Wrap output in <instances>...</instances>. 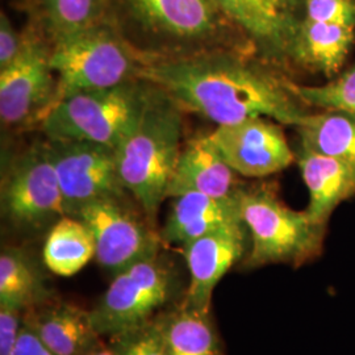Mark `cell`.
<instances>
[{"label":"cell","instance_id":"9c48e42d","mask_svg":"<svg viewBox=\"0 0 355 355\" xmlns=\"http://www.w3.org/2000/svg\"><path fill=\"white\" fill-rule=\"evenodd\" d=\"M1 209L21 228H40L55 216H67L46 144L33 146L12 166L1 186Z\"/></svg>","mask_w":355,"mask_h":355},{"label":"cell","instance_id":"30bf717a","mask_svg":"<svg viewBox=\"0 0 355 355\" xmlns=\"http://www.w3.org/2000/svg\"><path fill=\"white\" fill-rule=\"evenodd\" d=\"M51 66V49L33 32L23 35V48L8 67L0 70V117L16 127L40 120L57 91Z\"/></svg>","mask_w":355,"mask_h":355},{"label":"cell","instance_id":"d6986e66","mask_svg":"<svg viewBox=\"0 0 355 355\" xmlns=\"http://www.w3.org/2000/svg\"><path fill=\"white\" fill-rule=\"evenodd\" d=\"M355 38L354 26L318 23L304 19L292 61L331 78L345 64Z\"/></svg>","mask_w":355,"mask_h":355},{"label":"cell","instance_id":"277c9868","mask_svg":"<svg viewBox=\"0 0 355 355\" xmlns=\"http://www.w3.org/2000/svg\"><path fill=\"white\" fill-rule=\"evenodd\" d=\"M239 203L252 239L245 267L272 263L299 267L321 254L325 227L316 224L306 211L288 208L271 186L241 187Z\"/></svg>","mask_w":355,"mask_h":355},{"label":"cell","instance_id":"9a60e30c","mask_svg":"<svg viewBox=\"0 0 355 355\" xmlns=\"http://www.w3.org/2000/svg\"><path fill=\"white\" fill-rule=\"evenodd\" d=\"M234 174L209 136L192 139L179 155L167 198L175 199L191 192L214 198H234L242 187Z\"/></svg>","mask_w":355,"mask_h":355},{"label":"cell","instance_id":"7a4b0ae2","mask_svg":"<svg viewBox=\"0 0 355 355\" xmlns=\"http://www.w3.org/2000/svg\"><path fill=\"white\" fill-rule=\"evenodd\" d=\"M182 107L164 89L149 83L137 125L116 149L119 175L154 225L174 175L183 132Z\"/></svg>","mask_w":355,"mask_h":355},{"label":"cell","instance_id":"484cf974","mask_svg":"<svg viewBox=\"0 0 355 355\" xmlns=\"http://www.w3.org/2000/svg\"><path fill=\"white\" fill-rule=\"evenodd\" d=\"M114 355H165L164 315L110 337Z\"/></svg>","mask_w":355,"mask_h":355},{"label":"cell","instance_id":"d4e9b609","mask_svg":"<svg viewBox=\"0 0 355 355\" xmlns=\"http://www.w3.org/2000/svg\"><path fill=\"white\" fill-rule=\"evenodd\" d=\"M286 85L305 107L355 114V62L338 78L322 86H303L290 79Z\"/></svg>","mask_w":355,"mask_h":355},{"label":"cell","instance_id":"ac0fdd59","mask_svg":"<svg viewBox=\"0 0 355 355\" xmlns=\"http://www.w3.org/2000/svg\"><path fill=\"white\" fill-rule=\"evenodd\" d=\"M24 322L57 355H85L102 341L91 311L70 303H58L38 313L28 309Z\"/></svg>","mask_w":355,"mask_h":355},{"label":"cell","instance_id":"5bb4252c","mask_svg":"<svg viewBox=\"0 0 355 355\" xmlns=\"http://www.w3.org/2000/svg\"><path fill=\"white\" fill-rule=\"evenodd\" d=\"M142 26L155 35L184 42L215 37L223 13L211 0H128Z\"/></svg>","mask_w":355,"mask_h":355},{"label":"cell","instance_id":"2e32d148","mask_svg":"<svg viewBox=\"0 0 355 355\" xmlns=\"http://www.w3.org/2000/svg\"><path fill=\"white\" fill-rule=\"evenodd\" d=\"M296 161L309 192L305 211L316 224L327 227L337 205L355 195V166L303 146Z\"/></svg>","mask_w":355,"mask_h":355},{"label":"cell","instance_id":"4316f807","mask_svg":"<svg viewBox=\"0 0 355 355\" xmlns=\"http://www.w3.org/2000/svg\"><path fill=\"white\" fill-rule=\"evenodd\" d=\"M304 19L355 28V0H304Z\"/></svg>","mask_w":355,"mask_h":355},{"label":"cell","instance_id":"4fadbf2b","mask_svg":"<svg viewBox=\"0 0 355 355\" xmlns=\"http://www.w3.org/2000/svg\"><path fill=\"white\" fill-rule=\"evenodd\" d=\"M246 229L243 223L232 224L183 246L190 271V286L183 303L209 312L216 286L245 253Z\"/></svg>","mask_w":355,"mask_h":355},{"label":"cell","instance_id":"44dd1931","mask_svg":"<svg viewBox=\"0 0 355 355\" xmlns=\"http://www.w3.org/2000/svg\"><path fill=\"white\" fill-rule=\"evenodd\" d=\"M95 240L87 225L64 216L53 228L44 246V262L53 274L71 277L95 258Z\"/></svg>","mask_w":355,"mask_h":355},{"label":"cell","instance_id":"ffe728a7","mask_svg":"<svg viewBox=\"0 0 355 355\" xmlns=\"http://www.w3.org/2000/svg\"><path fill=\"white\" fill-rule=\"evenodd\" d=\"M165 355H224L209 312L182 303L164 315Z\"/></svg>","mask_w":355,"mask_h":355},{"label":"cell","instance_id":"7402d4cb","mask_svg":"<svg viewBox=\"0 0 355 355\" xmlns=\"http://www.w3.org/2000/svg\"><path fill=\"white\" fill-rule=\"evenodd\" d=\"M296 129L300 146L355 166V114L343 111L308 114Z\"/></svg>","mask_w":355,"mask_h":355},{"label":"cell","instance_id":"f1b7e54d","mask_svg":"<svg viewBox=\"0 0 355 355\" xmlns=\"http://www.w3.org/2000/svg\"><path fill=\"white\" fill-rule=\"evenodd\" d=\"M23 48V35H19L8 19L1 12L0 16V70L8 67L17 58Z\"/></svg>","mask_w":355,"mask_h":355},{"label":"cell","instance_id":"7c38bea8","mask_svg":"<svg viewBox=\"0 0 355 355\" xmlns=\"http://www.w3.org/2000/svg\"><path fill=\"white\" fill-rule=\"evenodd\" d=\"M270 58L292 61L304 0H211Z\"/></svg>","mask_w":355,"mask_h":355},{"label":"cell","instance_id":"5b68a950","mask_svg":"<svg viewBox=\"0 0 355 355\" xmlns=\"http://www.w3.org/2000/svg\"><path fill=\"white\" fill-rule=\"evenodd\" d=\"M145 58L104 24L55 40L51 49V70L57 76L53 103L80 91L111 89L139 79Z\"/></svg>","mask_w":355,"mask_h":355},{"label":"cell","instance_id":"8992f818","mask_svg":"<svg viewBox=\"0 0 355 355\" xmlns=\"http://www.w3.org/2000/svg\"><path fill=\"white\" fill-rule=\"evenodd\" d=\"M171 282L170 270L158 255L117 272L91 311L98 333L111 337L149 322L168 302Z\"/></svg>","mask_w":355,"mask_h":355},{"label":"cell","instance_id":"52a82bcc","mask_svg":"<svg viewBox=\"0 0 355 355\" xmlns=\"http://www.w3.org/2000/svg\"><path fill=\"white\" fill-rule=\"evenodd\" d=\"M123 198H103L82 205L76 212L91 230L101 266L116 275L144 259L158 255L161 236L150 223L135 215Z\"/></svg>","mask_w":355,"mask_h":355},{"label":"cell","instance_id":"603a6c76","mask_svg":"<svg viewBox=\"0 0 355 355\" xmlns=\"http://www.w3.org/2000/svg\"><path fill=\"white\" fill-rule=\"evenodd\" d=\"M37 271L26 255L7 249L0 255V304L28 311L45 295Z\"/></svg>","mask_w":355,"mask_h":355},{"label":"cell","instance_id":"e0dca14e","mask_svg":"<svg viewBox=\"0 0 355 355\" xmlns=\"http://www.w3.org/2000/svg\"><path fill=\"white\" fill-rule=\"evenodd\" d=\"M242 221L239 195L214 198L203 193H186L175 198L167 216L161 239L184 246L204 234Z\"/></svg>","mask_w":355,"mask_h":355},{"label":"cell","instance_id":"cb8c5ba5","mask_svg":"<svg viewBox=\"0 0 355 355\" xmlns=\"http://www.w3.org/2000/svg\"><path fill=\"white\" fill-rule=\"evenodd\" d=\"M107 0H44V15L53 41L104 24Z\"/></svg>","mask_w":355,"mask_h":355},{"label":"cell","instance_id":"3957f363","mask_svg":"<svg viewBox=\"0 0 355 355\" xmlns=\"http://www.w3.org/2000/svg\"><path fill=\"white\" fill-rule=\"evenodd\" d=\"M149 83L133 79L116 87L80 91L64 96L40 119L51 141L92 142L116 150L137 125Z\"/></svg>","mask_w":355,"mask_h":355},{"label":"cell","instance_id":"6da1fadb","mask_svg":"<svg viewBox=\"0 0 355 355\" xmlns=\"http://www.w3.org/2000/svg\"><path fill=\"white\" fill-rule=\"evenodd\" d=\"M139 79L217 125L267 117L296 127L308 114L287 78L229 53L145 58Z\"/></svg>","mask_w":355,"mask_h":355},{"label":"cell","instance_id":"4dcf8cb0","mask_svg":"<svg viewBox=\"0 0 355 355\" xmlns=\"http://www.w3.org/2000/svg\"><path fill=\"white\" fill-rule=\"evenodd\" d=\"M85 355H114L112 347L110 346V343H98L92 350H89V353H86Z\"/></svg>","mask_w":355,"mask_h":355},{"label":"cell","instance_id":"8fae6325","mask_svg":"<svg viewBox=\"0 0 355 355\" xmlns=\"http://www.w3.org/2000/svg\"><path fill=\"white\" fill-rule=\"evenodd\" d=\"M208 136L225 162L242 177H268L295 161L280 123L267 117L217 125Z\"/></svg>","mask_w":355,"mask_h":355},{"label":"cell","instance_id":"f546056e","mask_svg":"<svg viewBox=\"0 0 355 355\" xmlns=\"http://www.w3.org/2000/svg\"><path fill=\"white\" fill-rule=\"evenodd\" d=\"M10 355H57L51 352V349L41 341V338L36 334L26 322H23L20 330V336L17 343L15 345Z\"/></svg>","mask_w":355,"mask_h":355},{"label":"cell","instance_id":"ba28073f","mask_svg":"<svg viewBox=\"0 0 355 355\" xmlns=\"http://www.w3.org/2000/svg\"><path fill=\"white\" fill-rule=\"evenodd\" d=\"M51 164L64 193L67 215L74 216L85 204L103 198H124L116 150L82 141L46 144Z\"/></svg>","mask_w":355,"mask_h":355},{"label":"cell","instance_id":"83f0119b","mask_svg":"<svg viewBox=\"0 0 355 355\" xmlns=\"http://www.w3.org/2000/svg\"><path fill=\"white\" fill-rule=\"evenodd\" d=\"M26 311L13 305L0 304V355H10L17 343Z\"/></svg>","mask_w":355,"mask_h":355}]
</instances>
